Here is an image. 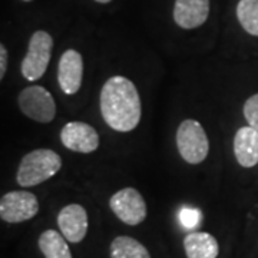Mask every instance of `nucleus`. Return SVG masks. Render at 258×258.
I'll return each mask as SVG.
<instances>
[{
    "label": "nucleus",
    "mask_w": 258,
    "mask_h": 258,
    "mask_svg": "<svg viewBox=\"0 0 258 258\" xmlns=\"http://www.w3.org/2000/svg\"><path fill=\"white\" fill-rule=\"evenodd\" d=\"M101 113L105 123L116 132H131L142 116V103L135 83L125 76H112L101 91Z\"/></svg>",
    "instance_id": "1"
},
{
    "label": "nucleus",
    "mask_w": 258,
    "mask_h": 258,
    "mask_svg": "<svg viewBox=\"0 0 258 258\" xmlns=\"http://www.w3.org/2000/svg\"><path fill=\"white\" fill-rule=\"evenodd\" d=\"M62 168V158L52 149H35L22 158L16 181L22 188H32L55 176Z\"/></svg>",
    "instance_id": "2"
},
{
    "label": "nucleus",
    "mask_w": 258,
    "mask_h": 258,
    "mask_svg": "<svg viewBox=\"0 0 258 258\" xmlns=\"http://www.w3.org/2000/svg\"><path fill=\"white\" fill-rule=\"evenodd\" d=\"M176 147L185 162L197 165L205 161L210 152V141L203 125L195 119H185L176 131Z\"/></svg>",
    "instance_id": "3"
},
{
    "label": "nucleus",
    "mask_w": 258,
    "mask_h": 258,
    "mask_svg": "<svg viewBox=\"0 0 258 258\" xmlns=\"http://www.w3.org/2000/svg\"><path fill=\"white\" fill-rule=\"evenodd\" d=\"M53 39L45 30H36L29 40L28 52L20 64V72L29 82L39 81L50 63Z\"/></svg>",
    "instance_id": "4"
},
{
    "label": "nucleus",
    "mask_w": 258,
    "mask_h": 258,
    "mask_svg": "<svg viewBox=\"0 0 258 258\" xmlns=\"http://www.w3.org/2000/svg\"><path fill=\"white\" fill-rule=\"evenodd\" d=\"M19 109L29 119L39 123H49L55 119L56 103L52 93L40 85L25 88L18 96Z\"/></svg>",
    "instance_id": "5"
},
{
    "label": "nucleus",
    "mask_w": 258,
    "mask_h": 258,
    "mask_svg": "<svg viewBox=\"0 0 258 258\" xmlns=\"http://www.w3.org/2000/svg\"><path fill=\"white\" fill-rule=\"evenodd\" d=\"M39 212L36 195L29 191H10L0 200V218L9 224L29 221Z\"/></svg>",
    "instance_id": "6"
},
{
    "label": "nucleus",
    "mask_w": 258,
    "mask_h": 258,
    "mask_svg": "<svg viewBox=\"0 0 258 258\" xmlns=\"http://www.w3.org/2000/svg\"><path fill=\"white\" fill-rule=\"evenodd\" d=\"M112 212L126 225H139L147 218V204L135 188H123L115 192L109 200Z\"/></svg>",
    "instance_id": "7"
},
{
    "label": "nucleus",
    "mask_w": 258,
    "mask_h": 258,
    "mask_svg": "<svg viewBox=\"0 0 258 258\" xmlns=\"http://www.w3.org/2000/svg\"><path fill=\"white\" fill-rule=\"evenodd\" d=\"M60 142L69 151L91 154L99 148V135L96 129L86 122H68L60 131Z\"/></svg>",
    "instance_id": "8"
},
{
    "label": "nucleus",
    "mask_w": 258,
    "mask_h": 258,
    "mask_svg": "<svg viewBox=\"0 0 258 258\" xmlns=\"http://www.w3.org/2000/svg\"><path fill=\"white\" fill-rule=\"evenodd\" d=\"M83 79V57L75 50L68 49L60 56L57 66V82L66 95H75L79 92Z\"/></svg>",
    "instance_id": "9"
},
{
    "label": "nucleus",
    "mask_w": 258,
    "mask_h": 258,
    "mask_svg": "<svg viewBox=\"0 0 258 258\" xmlns=\"http://www.w3.org/2000/svg\"><path fill=\"white\" fill-rule=\"evenodd\" d=\"M57 225L69 242H81L88 232V212L81 204H69L59 212Z\"/></svg>",
    "instance_id": "10"
},
{
    "label": "nucleus",
    "mask_w": 258,
    "mask_h": 258,
    "mask_svg": "<svg viewBox=\"0 0 258 258\" xmlns=\"http://www.w3.org/2000/svg\"><path fill=\"white\" fill-rule=\"evenodd\" d=\"M210 15V0H175L174 20L182 29H195L204 25Z\"/></svg>",
    "instance_id": "11"
},
{
    "label": "nucleus",
    "mask_w": 258,
    "mask_h": 258,
    "mask_svg": "<svg viewBox=\"0 0 258 258\" xmlns=\"http://www.w3.org/2000/svg\"><path fill=\"white\" fill-rule=\"evenodd\" d=\"M234 154L242 168H252L258 164V131L252 126H242L234 137Z\"/></svg>",
    "instance_id": "12"
},
{
    "label": "nucleus",
    "mask_w": 258,
    "mask_h": 258,
    "mask_svg": "<svg viewBox=\"0 0 258 258\" xmlns=\"http://www.w3.org/2000/svg\"><path fill=\"white\" fill-rule=\"evenodd\" d=\"M184 249L188 258H217L220 245L208 232H191L184 238Z\"/></svg>",
    "instance_id": "13"
},
{
    "label": "nucleus",
    "mask_w": 258,
    "mask_h": 258,
    "mask_svg": "<svg viewBox=\"0 0 258 258\" xmlns=\"http://www.w3.org/2000/svg\"><path fill=\"white\" fill-rule=\"evenodd\" d=\"M66 238L55 230L43 231L39 237V248L45 258H72Z\"/></svg>",
    "instance_id": "14"
},
{
    "label": "nucleus",
    "mask_w": 258,
    "mask_h": 258,
    "mask_svg": "<svg viewBox=\"0 0 258 258\" xmlns=\"http://www.w3.org/2000/svg\"><path fill=\"white\" fill-rule=\"evenodd\" d=\"M111 258H151V254L138 240L119 235L111 242Z\"/></svg>",
    "instance_id": "15"
},
{
    "label": "nucleus",
    "mask_w": 258,
    "mask_h": 258,
    "mask_svg": "<svg viewBox=\"0 0 258 258\" xmlns=\"http://www.w3.org/2000/svg\"><path fill=\"white\" fill-rule=\"evenodd\" d=\"M237 18L247 33L258 36V0H240Z\"/></svg>",
    "instance_id": "16"
},
{
    "label": "nucleus",
    "mask_w": 258,
    "mask_h": 258,
    "mask_svg": "<svg viewBox=\"0 0 258 258\" xmlns=\"http://www.w3.org/2000/svg\"><path fill=\"white\" fill-rule=\"evenodd\" d=\"M242 112H244V118L248 122L249 126L258 131V93L249 96L245 101Z\"/></svg>",
    "instance_id": "17"
},
{
    "label": "nucleus",
    "mask_w": 258,
    "mask_h": 258,
    "mask_svg": "<svg viewBox=\"0 0 258 258\" xmlns=\"http://www.w3.org/2000/svg\"><path fill=\"white\" fill-rule=\"evenodd\" d=\"M181 222H182V225L186 227V228H195L200 221H201V214L200 211H197V210H188V208H185L181 211Z\"/></svg>",
    "instance_id": "18"
},
{
    "label": "nucleus",
    "mask_w": 258,
    "mask_h": 258,
    "mask_svg": "<svg viewBox=\"0 0 258 258\" xmlns=\"http://www.w3.org/2000/svg\"><path fill=\"white\" fill-rule=\"evenodd\" d=\"M8 69V50L5 45H0V79L5 78Z\"/></svg>",
    "instance_id": "19"
},
{
    "label": "nucleus",
    "mask_w": 258,
    "mask_h": 258,
    "mask_svg": "<svg viewBox=\"0 0 258 258\" xmlns=\"http://www.w3.org/2000/svg\"><path fill=\"white\" fill-rule=\"evenodd\" d=\"M95 2H98V3H102V5H106V3H109L112 0H95Z\"/></svg>",
    "instance_id": "20"
},
{
    "label": "nucleus",
    "mask_w": 258,
    "mask_h": 258,
    "mask_svg": "<svg viewBox=\"0 0 258 258\" xmlns=\"http://www.w3.org/2000/svg\"><path fill=\"white\" fill-rule=\"evenodd\" d=\"M23 2H30V0H23Z\"/></svg>",
    "instance_id": "21"
}]
</instances>
